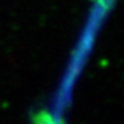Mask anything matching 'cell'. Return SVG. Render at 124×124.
Returning a JSON list of instances; mask_svg holds the SVG:
<instances>
[{
	"mask_svg": "<svg viewBox=\"0 0 124 124\" xmlns=\"http://www.w3.org/2000/svg\"><path fill=\"white\" fill-rule=\"evenodd\" d=\"M34 124H57V123H56V120L51 116V114L43 111L42 114H39L38 116H36Z\"/></svg>",
	"mask_w": 124,
	"mask_h": 124,
	"instance_id": "cell-1",
	"label": "cell"
}]
</instances>
